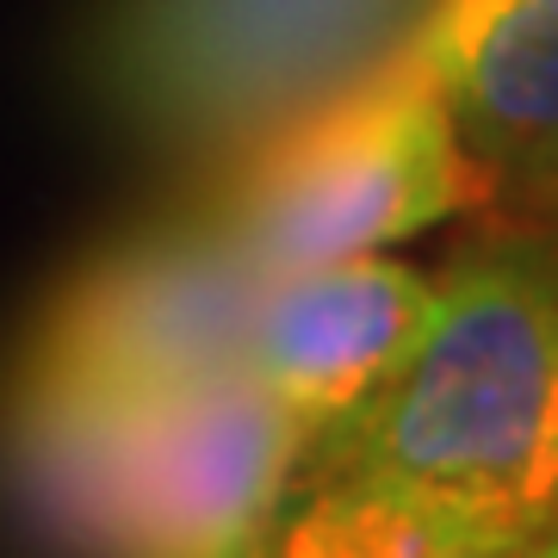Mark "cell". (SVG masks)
I'll return each mask as SVG.
<instances>
[{
  "mask_svg": "<svg viewBox=\"0 0 558 558\" xmlns=\"http://www.w3.org/2000/svg\"><path fill=\"white\" fill-rule=\"evenodd\" d=\"M435 0H100L81 75L112 131L218 174L416 38Z\"/></svg>",
  "mask_w": 558,
  "mask_h": 558,
  "instance_id": "cell-3",
  "label": "cell"
},
{
  "mask_svg": "<svg viewBox=\"0 0 558 558\" xmlns=\"http://www.w3.org/2000/svg\"><path fill=\"white\" fill-rule=\"evenodd\" d=\"M558 255L502 223L435 274L416 336L366 398L311 435L299 478H360L521 534L553 515Z\"/></svg>",
  "mask_w": 558,
  "mask_h": 558,
  "instance_id": "cell-1",
  "label": "cell"
},
{
  "mask_svg": "<svg viewBox=\"0 0 558 558\" xmlns=\"http://www.w3.org/2000/svg\"><path fill=\"white\" fill-rule=\"evenodd\" d=\"M435 274L391 255H348L260 279L242 323V373L317 435L348 416L410 348Z\"/></svg>",
  "mask_w": 558,
  "mask_h": 558,
  "instance_id": "cell-7",
  "label": "cell"
},
{
  "mask_svg": "<svg viewBox=\"0 0 558 558\" xmlns=\"http://www.w3.org/2000/svg\"><path fill=\"white\" fill-rule=\"evenodd\" d=\"M205 218L260 279L348 255H385L484 211L416 44L366 69L354 87L199 180Z\"/></svg>",
  "mask_w": 558,
  "mask_h": 558,
  "instance_id": "cell-4",
  "label": "cell"
},
{
  "mask_svg": "<svg viewBox=\"0 0 558 558\" xmlns=\"http://www.w3.org/2000/svg\"><path fill=\"white\" fill-rule=\"evenodd\" d=\"M484 558H558V515L521 527L515 539H502L497 553H484Z\"/></svg>",
  "mask_w": 558,
  "mask_h": 558,
  "instance_id": "cell-9",
  "label": "cell"
},
{
  "mask_svg": "<svg viewBox=\"0 0 558 558\" xmlns=\"http://www.w3.org/2000/svg\"><path fill=\"white\" fill-rule=\"evenodd\" d=\"M502 539L490 521L447 502L403 497L360 478H292L279 515L248 558H484Z\"/></svg>",
  "mask_w": 558,
  "mask_h": 558,
  "instance_id": "cell-8",
  "label": "cell"
},
{
  "mask_svg": "<svg viewBox=\"0 0 558 558\" xmlns=\"http://www.w3.org/2000/svg\"><path fill=\"white\" fill-rule=\"evenodd\" d=\"M304 447L248 373L143 403L0 398L7 490L62 558H248Z\"/></svg>",
  "mask_w": 558,
  "mask_h": 558,
  "instance_id": "cell-2",
  "label": "cell"
},
{
  "mask_svg": "<svg viewBox=\"0 0 558 558\" xmlns=\"http://www.w3.org/2000/svg\"><path fill=\"white\" fill-rule=\"evenodd\" d=\"M255 292L260 274L199 205L143 223L50 286L13 348L7 398L143 403L242 373Z\"/></svg>",
  "mask_w": 558,
  "mask_h": 558,
  "instance_id": "cell-5",
  "label": "cell"
},
{
  "mask_svg": "<svg viewBox=\"0 0 558 558\" xmlns=\"http://www.w3.org/2000/svg\"><path fill=\"white\" fill-rule=\"evenodd\" d=\"M553 515H558V465H553Z\"/></svg>",
  "mask_w": 558,
  "mask_h": 558,
  "instance_id": "cell-11",
  "label": "cell"
},
{
  "mask_svg": "<svg viewBox=\"0 0 558 558\" xmlns=\"http://www.w3.org/2000/svg\"><path fill=\"white\" fill-rule=\"evenodd\" d=\"M546 236H553V255H558V218H553V223H546Z\"/></svg>",
  "mask_w": 558,
  "mask_h": 558,
  "instance_id": "cell-10",
  "label": "cell"
},
{
  "mask_svg": "<svg viewBox=\"0 0 558 558\" xmlns=\"http://www.w3.org/2000/svg\"><path fill=\"white\" fill-rule=\"evenodd\" d=\"M484 211L558 218V0H435L416 25Z\"/></svg>",
  "mask_w": 558,
  "mask_h": 558,
  "instance_id": "cell-6",
  "label": "cell"
}]
</instances>
